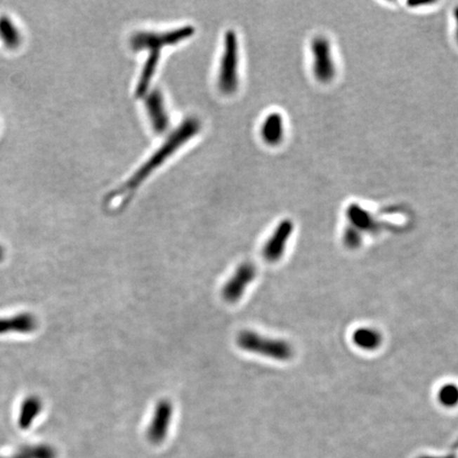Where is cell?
<instances>
[{"mask_svg":"<svg viewBox=\"0 0 458 458\" xmlns=\"http://www.w3.org/2000/svg\"><path fill=\"white\" fill-rule=\"evenodd\" d=\"M55 447L48 443L22 445L10 455L0 456V458H56Z\"/></svg>","mask_w":458,"mask_h":458,"instance_id":"obj_13","label":"cell"},{"mask_svg":"<svg viewBox=\"0 0 458 458\" xmlns=\"http://www.w3.org/2000/svg\"><path fill=\"white\" fill-rule=\"evenodd\" d=\"M145 107L153 130L158 134L166 132L169 128V116L164 95L159 89H154L145 95Z\"/></svg>","mask_w":458,"mask_h":458,"instance_id":"obj_8","label":"cell"},{"mask_svg":"<svg viewBox=\"0 0 458 458\" xmlns=\"http://www.w3.org/2000/svg\"><path fill=\"white\" fill-rule=\"evenodd\" d=\"M264 143L270 147H276L281 143L284 137V120L279 112H270L262 122L260 130Z\"/></svg>","mask_w":458,"mask_h":458,"instance_id":"obj_11","label":"cell"},{"mask_svg":"<svg viewBox=\"0 0 458 458\" xmlns=\"http://www.w3.org/2000/svg\"><path fill=\"white\" fill-rule=\"evenodd\" d=\"M195 33V28L185 26L174 29L166 32H151V31H139L130 39L131 48L135 52L148 50L150 56H160V50L168 46L176 45L181 41L188 39Z\"/></svg>","mask_w":458,"mask_h":458,"instance_id":"obj_2","label":"cell"},{"mask_svg":"<svg viewBox=\"0 0 458 458\" xmlns=\"http://www.w3.org/2000/svg\"><path fill=\"white\" fill-rule=\"evenodd\" d=\"M344 241L349 249H357L362 242L361 232H359L355 227L351 226L349 228L347 227L345 234H344Z\"/></svg>","mask_w":458,"mask_h":458,"instance_id":"obj_18","label":"cell"},{"mask_svg":"<svg viewBox=\"0 0 458 458\" xmlns=\"http://www.w3.org/2000/svg\"><path fill=\"white\" fill-rule=\"evenodd\" d=\"M37 327H39V320L37 316L29 312L0 318V335L11 334V333L30 334L37 330Z\"/></svg>","mask_w":458,"mask_h":458,"instance_id":"obj_10","label":"cell"},{"mask_svg":"<svg viewBox=\"0 0 458 458\" xmlns=\"http://www.w3.org/2000/svg\"><path fill=\"white\" fill-rule=\"evenodd\" d=\"M201 130V124L197 118H188L185 120L166 140L162 143L159 149L143 164L138 170L122 184L119 188L112 191L107 197V203L112 207H122L129 203L135 191L147 180L150 174L162 166L168 158L174 155V152L183 147L185 143L193 138Z\"/></svg>","mask_w":458,"mask_h":458,"instance_id":"obj_1","label":"cell"},{"mask_svg":"<svg viewBox=\"0 0 458 458\" xmlns=\"http://www.w3.org/2000/svg\"><path fill=\"white\" fill-rule=\"evenodd\" d=\"M347 218L351 221L353 227L359 232H374L377 228V222L369 212L364 210L361 206L351 205L347 209Z\"/></svg>","mask_w":458,"mask_h":458,"instance_id":"obj_14","label":"cell"},{"mask_svg":"<svg viewBox=\"0 0 458 458\" xmlns=\"http://www.w3.org/2000/svg\"><path fill=\"white\" fill-rule=\"evenodd\" d=\"M41 411H43V401L39 395H31L25 398L18 413V424L20 428L22 430L30 428Z\"/></svg>","mask_w":458,"mask_h":458,"instance_id":"obj_12","label":"cell"},{"mask_svg":"<svg viewBox=\"0 0 458 458\" xmlns=\"http://www.w3.org/2000/svg\"><path fill=\"white\" fill-rule=\"evenodd\" d=\"M294 225L291 220H283L279 223L272 236L266 241L263 247V257L268 261H278L284 253L287 243L290 240L293 234Z\"/></svg>","mask_w":458,"mask_h":458,"instance_id":"obj_7","label":"cell"},{"mask_svg":"<svg viewBox=\"0 0 458 458\" xmlns=\"http://www.w3.org/2000/svg\"><path fill=\"white\" fill-rule=\"evenodd\" d=\"M454 20H455V37L458 43V6L454 10Z\"/></svg>","mask_w":458,"mask_h":458,"instance_id":"obj_19","label":"cell"},{"mask_svg":"<svg viewBox=\"0 0 458 458\" xmlns=\"http://www.w3.org/2000/svg\"><path fill=\"white\" fill-rule=\"evenodd\" d=\"M237 344L242 351L257 353L277 361H288L294 353L292 346L287 341L262 336L251 330L239 333Z\"/></svg>","mask_w":458,"mask_h":458,"instance_id":"obj_4","label":"cell"},{"mask_svg":"<svg viewBox=\"0 0 458 458\" xmlns=\"http://www.w3.org/2000/svg\"><path fill=\"white\" fill-rule=\"evenodd\" d=\"M174 416V405L169 400H162L156 405L153 418L149 428V438L152 443H158L166 436L169 426Z\"/></svg>","mask_w":458,"mask_h":458,"instance_id":"obj_9","label":"cell"},{"mask_svg":"<svg viewBox=\"0 0 458 458\" xmlns=\"http://www.w3.org/2000/svg\"><path fill=\"white\" fill-rule=\"evenodd\" d=\"M312 70L314 77L320 83H330L336 74L334 56L330 41L327 37L318 35L311 41Z\"/></svg>","mask_w":458,"mask_h":458,"instance_id":"obj_5","label":"cell"},{"mask_svg":"<svg viewBox=\"0 0 458 458\" xmlns=\"http://www.w3.org/2000/svg\"><path fill=\"white\" fill-rule=\"evenodd\" d=\"M256 275H257V270L254 264L251 262H243L239 268H237L232 278L229 279L223 287V299L230 303L240 301L247 287L256 278Z\"/></svg>","mask_w":458,"mask_h":458,"instance_id":"obj_6","label":"cell"},{"mask_svg":"<svg viewBox=\"0 0 458 458\" xmlns=\"http://www.w3.org/2000/svg\"><path fill=\"white\" fill-rule=\"evenodd\" d=\"M0 39L9 49H16L22 43V34L9 16H0Z\"/></svg>","mask_w":458,"mask_h":458,"instance_id":"obj_16","label":"cell"},{"mask_svg":"<svg viewBox=\"0 0 458 458\" xmlns=\"http://www.w3.org/2000/svg\"><path fill=\"white\" fill-rule=\"evenodd\" d=\"M353 341L355 346L359 348L364 351H374L382 344V335L378 330L368 327H362L353 332Z\"/></svg>","mask_w":458,"mask_h":458,"instance_id":"obj_15","label":"cell"},{"mask_svg":"<svg viewBox=\"0 0 458 458\" xmlns=\"http://www.w3.org/2000/svg\"><path fill=\"white\" fill-rule=\"evenodd\" d=\"M439 403L447 407H454L458 403V386L455 384H445L438 391Z\"/></svg>","mask_w":458,"mask_h":458,"instance_id":"obj_17","label":"cell"},{"mask_svg":"<svg viewBox=\"0 0 458 458\" xmlns=\"http://www.w3.org/2000/svg\"><path fill=\"white\" fill-rule=\"evenodd\" d=\"M5 256H6V251L5 249H4L1 245H0V263L4 261V259H5Z\"/></svg>","mask_w":458,"mask_h":458,"instance_id":"obj_20","label":"cell"},{"mask_svg":"<svg viewBox=\"0 0 458 458\" xmlns=\"http://www.w3.org/2000/svg\"><path fill=\"white\" fill-rule=\"evenodd\" d=\"M218 87L224 95H233L239 87V43L236 32L227 30L218 74Z\"/></svg>","mask_w":458,"mask_h":458,"instance_id":"obj_3","label":"cell"}]
</instances>
